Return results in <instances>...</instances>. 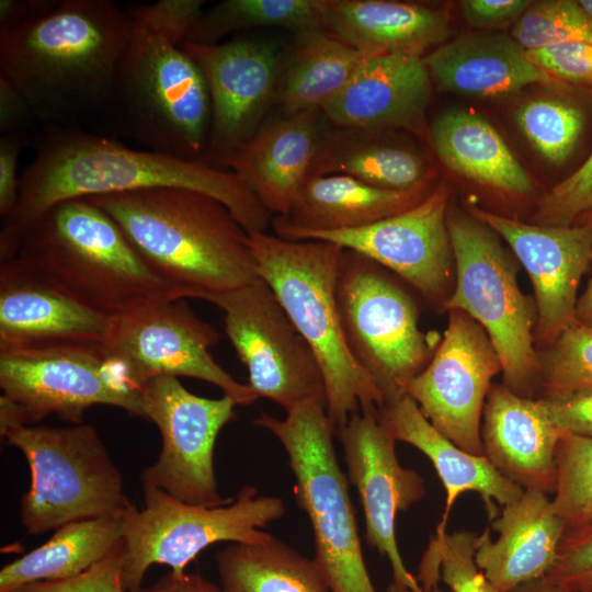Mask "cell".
I'll return each mask as SVG.
<instances>
[{"label":"cell","instance_id":"obj_1","mask_svg":"<svg viewBox=\"0 0 592 592\" xmlns=\"http://www.w3.org/2000/svg\"><path fill=\"white\" fill-rule=\"evenodd\" d=\"M151 187H183L210 195L248 232H264L270 225L272 214L231 170L61 128L44 138L20 178L16 206L2 221L0 259L14 258L25 229L59 202Z\"/></svg>","mask_w":592,"mask_h":592},{"label":"cell","instance_id":"obj_3","mask_svg":"<svg viewBox=\"0 0 592 592\" xmlns=\"http://www.w3.org/2000/svg\"><path fill=\"white\" fill-rule=\"evenodd\" d=\"M86 198L117 224L172 299H201L260 278L249 232L210 195L151 187Z\"/></svg>","mask_w":592,"mask_h":592},{"label":"cell","instance_id":"obj_18","mask_svg":"<svg viewBox=\"0 0 592 592\" xmlns=\"http://www.w3.org/2000/svg\"><path fill=\"white\" fill-rule=\"evenodd\" d=\"M448 190L439 184L415 206L366 227L304 234L356 251L406 282L433 309L453 292L454 255L447 228Z\"/></svg>","mask_w":592,"mask_h":592},{"label":"cell","instance_id":"obj_15","mask_svg":"<svg viewBox=\"0 0 592 592\" xmlns=\"http://www.w3.org/2000/svg\"><path fill=\"white\" fill-rule=\"evenodd\" d=\"M219 339V332L183 299L160 295L115 317L104 346L141 388L160 376L192 377L217 386L237 406L253 403L258 395L209 352Z\"/></svg>","mask_w":592,"mask_h":592},{"label":"cell","instance_id":"obj_27","mask_svg":"<svg viewBox=\"0 0 592 592\" xmlns=\"http://www.w3.org/2000/svg\"><path fill=\"white\" fill-rule=\"evenodd\" d=\"M431 178L409 190L377 187L348 175L307 179L287 215L273 220L274 235L296 240L304 234L366 227L407 210L433 189Z\"/></svg>","mask_w":592,"mask_h":592},{"label":"cell","instance_id":"obj_38","mask_svg":"<svg viewBox=\"0 0 592 592\" xmlns=\"http://www.w3.org/2000/svg\"><path fill=\"white\" fill-rule=\"evenodd\" d=\"M555 512L567 527L592 517V439L561 433L556 446Z\"/></svg>","mask_w":592,"mask_h":592},{"label":"cell","instance_id":"obj_24","mask_svg":"<svg viewBox=\"0 0 592 592\" xmlns=\"http://www.w3.org/2000/svg\"><path fill=\"white\" fill-rule=\"evenodd\" d=\"M560 435L540 398L491 385L482 413V455L505 478L523 490L554 492Z\"/></svg>","mask_w":592,"mask_h":592},{"label":"cell","instance_id":"obj_41","mask_svg":"<svg viewBox=\"0 0 592 592\" xmlns=\"http://www.w3.org/2000/svg\"><path fill=\"white\" fill-rule=\"evenodd\" d=\"M592 216V151L539 201L535 224L571 226Z\"/></svg>","mask_w":592,"mask_h":592},{"label":"cell","instance_id":"obj_33","mask_svg":"<svg viewBox=\"0 0 592 592\" xmlns=\"http://www.w3.org/2000/svg\"><path fill=\"white\" fill-rule=\"evenodd\" d=\"M123 543L122 517L67 523L42 546L3 566L0 592L26 584L75 578L107 557Z\"/></svg>","mask_w":592,"mask_h":592},{"label":"cell","instance_id":"obj_10","mask_svg":"<svg viewBox=\"0 0 592 592\" xmlns=\"http://www.w3.org/2000/svg\"><path fill=\"white\" fill-rule=\"evenodd\" d=\"M133 24L114 103L125 130L147 150L205 162L212 105L200 68L182 45Z\"/></svg>","mask_w":592,"mask_h":592},{"label":"cell","instance_id":"obj_54","mask_svg":"<svg viewBox=\"0 0 592 592\" xmlns=\"http://www.w3.org/2000/svg\"><path fill=\"white\" fill-rule=\"evenodd\" d=\"M385 592H415V591L391 581ZM422 592H444V590H442L439 585H436L431 590H423Z\"/></svg>","mask_w":592,"mask_h":592},{"label":"cell","instance_id":"obj_35","mask_svg":"<svg viewBox=\"0 0 592 592\" xmlns=\"http://www.w3.org/2000/svg\"><path fill=\"white\" fill-rule=\"evenodd\" d=\"M325 0H224L204 10L184 42L213 45L238 31L284 27L295 33L323 29Z\"/></svg>","mask_w":592,"mask_h":592},{"label":"cell","instance_id":"obj_53","mask_svg":"<svg viewBox=\"0 0 592 592\" xmlns=\"http://www.w3.org/2000/svg\"><path fill=\"white\" fill-rule=\"evenodd\" d=\"M508 592H570L549 580L547 577L537 578L516 585Z\"/></svg>","mask_w":592,"mask_h":592},{"label":"cell","instance_id":"obj_7","mask_svg":"<svg viewBox=\"0 0 592 592\" xmlns=\"http://www.w3.org/2000/svg\"><path fill=\"white\" fill-rule=\"evenodd\" d=\"M254 424L270 431L289 458L294 494L307 513L315 561L331 592H376L362 554L348 480L333 447L327 403L308 400L284 419L262 413Z\"/></svg>","mask_w":592,"mask_h":592},{"label":"cell","instance_id":"obj_49","mask_svg":"<svg viewBox=\"0 0 592 592\" xmlns=\"http://www.w3.org/2000/svg\"><path fill=\"white\" fill-rule=\"evenodd\" d=\"M32 116V107L21 91L5 76L0 75L1 135L22 134Z\"/></svg>","mask_w":592,"mask_h":592},{"label":"cell","instance_id":"obj_4","mask_svg":"<svg viewBox=\"0 0 592 592\" xmlns=\"http://www.w3.org/2000/svg\"><path fill=\"white\" fill-rule=\"evenodd\" d=\"M259 276L275 293L315 353L323 374L327 415L333 435L361 410L380 408L384 398L352 356L341 328L335 284L343 248L326 240H291L249 232Z\"/></svg>","mask_w":592,"mask_h":592},{"label":"cell","instance_id":"obj_23","mask_svg":"<svg viewBox=\"0 0 592 592\" xmlns=\"http://www.w3.org/2000/svg\"><path fill=\"white\" fill-rule=\"evenodd\" d=\"M329 126L321 110L282 114L265 121L221 169L237 173L272 215H287Z\"/></svg>","mask_w":592,"mask_h":592},{"label":"cell","instance_id":"obj_26","mask_svg":"<svg viewBox=\"0 0 592 592\" xmlns=\"http://www.w3.org/2000/svg\"><path fill=\"white\" fill-rule=\"evenodd\" d=\"M377 415L396 441L418 448L435 468L446 493L436 530L446 531L449 512L462 493L476 492L491 520L499 515L500 508L523 494L524 490L500 474L485 455L470 454L439 432L410 396L382 406Z\"/></svg>","mask_w":592,"mask_h":592},{"label":"cell","instance_id":"obj_6","mask_svg":"<svg viewBox=\"0 0 592 592\" xmlns=\"http://www.w3.org/2000/svg\"><path fill=\"white\" fill-rule=\"evenodd\" d=\"M0 434L27 460L31 485L20 501L30 535L80 520L122 517L132 504L123 478L91 424H0Z\"/></svg>","mask_w":592,"mask_h":592},{"label":"cell","instance_id":"obj_50","mask_svg":"<svg viewBox=\"0 0 592 592\" xmlns=\"http://www.w3.org/2000/svg\"><path fill=\"white\" fill-rule=\"evenodd\" d=\"M136 592H224L200 573L170 571L149 587H141Z\"/></svg>","mask_w":592,"mask_h":592},{"label":"cell","instance_id":"obj_44","mask_svg":"<svg viewBox=\"0 0 592 592\" xmlns=\"http://www.w3.org/2000/svg\"><path fill=\"white\" fill-rule=\"evenodd\" d=\"M204 5L203 0H160L134 5L128 14L137 25L182 45Z\"/></svg>","mask_w":592,"mask_h":592},{"label":"cell","instance_id":"obj_16","mask_svg":"<svg viewBox=\"0 0 592 592\" xmlns=\"http://www.w3.org/2000/svg\"><path fill=\"white\" fill-rule=\"evenodd\" d=\"M499 373L501 362L486 331L466 312L449 310L443 338L407 395L444 436L482 455V413Z\"/></svg>","mask_w":592,"mask_h":592},{"label":"cell","instance_id":"obj_32","mask_svg":"<svg viewBox=\"0 0 592 592\" xmlns=\"http://www.w3.org/2000/svg\"><path fill=\"white\" fill-rule=\"evenodd\" d=\"M365 56L323 29L295 33L284 48L274 106L282 114L322 110Z\"/></svg>","mask_w":592,"mask_h":592},{"label":"cell","instance_id":"obj_45","mask_svg":"<svg viewBox=\"0 0 592 592\" xmlns=\"http://www.w3.org/2000/svg\"><path fill=\"white\" fill-rule=\"evenodd\" d=\"M123 543L86 572L67 580L26 584L13 592H126L122 582Z\"/></svg>","mask_w":592,"mask_h":592},{"label":"cell","instance_id":"obj_20","mask_svg":"<svg viewBox=\"0 0 592 592\" xmlns=\"http://www.w3.org/2000/svg\"><path fill=\"white\" fill-rule=\"evenodd\" d=\"M468 209L509 244L527 272L536 303L535 346L545 349L576 321L578 287L591 263L592 223L544 226L475 205Z\"/></svg>","mask_w":592,"mask_h":592},{"label":"cell","instance_id":"obj_17","mask_svg":"<svg viewBox=\"0 0 592 592\" xmlns=\"http://www.w3.org/2000/svg\"><path fill=\"white\" fill-rule=\"evenodd\" d=\"M200 68L210 98L205 163L224 161L263 125L272 106L284 48L276 42L238 37L213 45L183 42Z\"/></svg>","mask_w":592,"mask_h":592},{"label":"cell","instance_id":"obj_14","mask_svg":"<svg viewBox=\"0 0 592 592\" xmlns=\"http://www.w3.org/2000/svg\"><path fill=\"white\" fill-rule=\"evenodd\" d=\"M143 419L161 435L157 460L145 470L143 485L163 490L189 504L216 508L230 503L217 487L214 447L220 430L237 419L228 396L212 399L189 391L177 377L148 380L140 392Z\"/></svg>","mask_w":592,"mask_h":592},{"label":"cell","instance_id":"obj_39","mask_svg":"<svg viewBox=\"0 0 592 592\" xmlns=\"http://www.w3.org/2000/svg\"><path fill=\"white\" fill-rule=\"evenodd\" d=\"M511 36L526 50L565 43H592V19L576 0L532 1Z\"/></svg>","mask_w":592,"mask_h":592},{"label":"cell","instance_id":"obj_30","mask_svg":"<svg viewBox=\"0 0 592 592\" xmlns=\"http://www.w3.org/2000/svg\"><path fill=\"white\" fill-rule=\"evenodd\" d=\"M431 141L445 167L479 185L524 196L533 185L501 135L482 116L454 109L432 123Z\"/></svg>","mask_w":592,"mask_h":592},{"label":"cell","instance_id":"obj_55","mask_svg":"<svg viewBox=\"0 0 592 592\" xmlns=\"http://www.w3.org/2000/svg\"><path fill=\"white\" fill-rule=\"evenodd\" d=\"M579 3L588 13V15L592 19V0H579Z\"/></svg>","mask_w":592,"mask_h":592},{"label":"cell","instance_id":"obj_8","mask_svg":"<svg viewBox=\"0 0 592 592\" xmlns=\"http://www.w3.org/2000/svg\"><path fill=\"white\" fill-rule=\"evenodd\" d=\"M335 299L345 343L374 379L384 405L406 396L440 342L420 329L410 286L372 259L343 249Z\"/></svg>","mask_w":592,"mask_h":592},{"label":"cell","instance_id":"obj_25","mask_svg":"<svg viewBox=\"0 0 592 592\" xmlns=\"http://www.w3.org/2000/svg\"><path fill=\"white\" fill-rule=\"evenodd\" d=\"M491 528L478 534L475 559L498 592L545 577L554 565L567 528L547 493L524 490L516 501L501 508Z\"/></svg>","mask_w":592,"mask_h":592},{"label":"cell","instance_id":"obj_43","mask_svg":"<svg viewBox=\"0 0 592 592\" xmlns=\"http://www.w3.org/2000/svg\"><path fill=\"white\" fill-rule=\"evenodd\" d=\"M527 54L533 64L558 82L592 94V43H565Z\"/></svg>","mask_w":592,"mask_h":592},{"label":"cell","instance_id":"obj_51","mask_svg":"<svg viewBox=\"0 0 592 592\" xmlns=\"http://www.w3.org/2000/svg\"><path fill=\"white\" fill-rule=\"evenodd\" d=\"M48 0H1L0 29L12 26L41 10Z\"/></svg>","mask_w":592,"mask_h":592},{"label":"cell","instance_id":"obj_42","mask_svg":"<svg viewBox=\"0 0 592 592\" xmlns=\"http://www.w3.org/2000/svg\"><path fill=\"white\" fill-rule=\"evenodd\" d=\"M545 577L570 592H592V517L566 528Z\"/></svg>","mask_w":592,"mask_h":592},{"label":"cell","instance_id":"obj_46","mask_svg":"<svg viewBox=\"0 0 592 592\" xmlns=\"http://www.w3.org/2000/svg\"><path fill=\"white\" fill-rule=\"evenodd\" d=\"M539 398L561 433L592 439V388Z\"/></svg>","mask_w":592,"mask_h":592},{"label":"cell","instance_id":"obj_48","mask_svg":"<svg viewBox=\"0 0 592 592\" xmlns=\"http://www.w3.org/2000/svg\"><path fill=\"white\" fill-rule=\"evenodd\" d=\"M532 1L465 0L460 2L464 19L475 27H497L517 21Z\"/></svg>","mask_w":592,"mask_h":592},{"label":"cell","instance_id":"obj_34","mask_svg":"<svg viewBox=\"0 0 592 592\" xmlns=\"http://www.w3.org/2000/svg\"><path fill=\"white\" fill-rule=\"evenodd\" d=\"M224 592H328L315 559L271 537L257 544L231 543L216 555Z\"/></svg>","mask_w":592,"mask_h":592},{"label":"cell","instance_id":"obj_5","mask_svg":"<svg viewBox=\"0 0 592 592\" xmlns=\"http://www.w3.org/2000/svg\"><path fill=\"white\" fill-rule=\"evenodd\" d=\"M14 258L81 304L110 317L169 295L117 224L83 197L45 210L23 232Z\"/></svg>","mask_w":592,"mask_h":592},{"label":"cell","instance_id":"obj_9","mask_svg":"<svg viewBox=\"0 0 592 592\" xmlns=\"http://www.w3.org/2000/svg\"><path fill=\"white\" fill-rule=\"evenodd\" d=\"M455 285L445 311L462 310L486 331L501 362L503 385L534 398L539 388L536 312L521 292L516 266L499 236L469 214L449 210Z\"/></svg>","mask_w":592,"mask_h":592},{"label":"cell","instance_id":"obj_28","mask_svg":"<svg viewBox=\"0 0 592 592\" xmlns=\"http://www.w3.org/2000/svg\"><path fill=\"white\" fill-rule=\"evenodd\" d=\"M423 60L442 90L462 95L500 96L536 83L569 88L539 69L527 52L503 33L462 34L437 46Z\"/></svg>","mask_w":592,"mask_h":592},{"label":"cell","instance_id":"obj_40","mask_svg":"<svg viewBox=\"0 0 592 592\" xmlns=\"http://www.w3.org/2000/svg\"><path fill=\"white\" fill-rule=\"evenodd\" d=\"M538 358L542 396L592 388V327L574 321Z\"/></svg>","mask_w":592,"mask_h":592},{"label":"cell","instance_id":"obj_13","mask_svg":"<svg viewBox=\"0 0 592 592\" xmlns=\"http://www.w3.org/2000/svg\"><path fill=\"white\" fill-rule=\"evenodd\" d=\"M201 299L224 312L227 337L258 397L271 399L286 413L308 400L327 403L319 362L265 281L260 277Z\"/></svg>","mask_w":592,"mask_h":592},{"label":"cell","instance_id":"obj_29","mask_svg":"<svg viewBox=\"0 0 592 592\" xmlns=\"http://www.w3.org/2000/svg\"><path fill=\"white\" fill-rule=\"evenodd\" d=\"M323 30L364 56H421L446 42L445 12L424 4L389 0H325Z\"/></svg>","mask_w":592,"mask_h":592},{"label":"cell","instance_id":"obj_2","mask_svg":"<svg viewBox=\"0 0 592 592\" xmlns=\"http://www.w3.org/2000/svg\"><path fill=\"white\" fill-rule=\"evenodd\" d=\"M134 24L111 0H48L0 29V75L36 118L66 123L114 106Z\"/></svg>","mask_w":592,"mask_h":592},{"label":"cell","instance_id":"obj_31","mask_svg":"<svg viewBox=\"0 0 592 592\" xmlns=\"http://www.w3.org/2000/svg\"><path fill=\"white\" fill-rule=\"evenodd\" d=\"M386 132L330 125L320 140L308 179L340 174L398 191L430 179L423 157L408 145L386 140Z\"/></svg>","mask_w":592,"mask_h":592},{"label":"cell","instance_id":"obj_37","mask_svg":"<svg viewBox=\"0 0 592 592\" xmlns=\"http://www.w3.org/2000/svg\"><path fill=\"white\" fill-rule=\"evenodd\" d=\"M477 537L466 530H435L415 577L422 589L431 590L442 580L451 592H498L476 563Z\"/></svg>","mask_w":592,"mask_h":592},{"label":"cell","instance_id":"obj_12","mask_svg":"<svg viewBox=\"0 0 592 592\" xmlns=\"http://www.w3.org/2000/svg\"><path fill=\"white\" fill-rule=\"evenodd\" d=\"M0 424L34 425L48 415L82 423L96 405L143 419L141 387L104 344L0 350Z\"/></svg>","mask_w":592,"mask_h":592},{"label":"cell","instance_id":"obj_47","mask_svg":"<svg viewBox=\"0 0 592 592\" xmlns=\"http://www.w3.org/2000/svg\"><path fill=\"white\" fill-rule=\"evenodd\" d=\"M24 145L22 134L1 135L0 138V216L5 219L14 210L18 198L20 178H18V158Z\"/></svg>","mask_w":592,"mask_h":592},{"label":"cell","instance_id":"obj_19","mask_svg":"<svg viewBox=\"0 0 592 592\" xmlns=\"http://www.w3.org/2000/svg\"><path fill=\"white\" fill-rule=\"evenodd\" d=\"M350 481L356 487L365 516V539L389 560L392 581L422 592L400 555L395 531L398 512L425 496L424 479L400 465L396 440L379 421L377 408L361 410L338 431Z\"/></svg>","mask_w":592,"mask_h":592},{"label":"cell","instance_id":"obj_36","mask_svg":"<svg viewBox=\"0 0 592 592\" xmlns=\"http://www.w3.org/2000/svg\"><path fill=\"white\" fill-rule=\"evenodd\" d=\"M578 93L584 92L577 91L568 98L533 99L515 113V121L527 140L555 166L570 160L587 132L589 114L580 99L573 96Z\"/></svg>","mask_w":592,"mask_h":592},{"label":"cell","instance_id":"obj_22","mask_svg":"<svg viewBox=\"0 0 592 592\" xmlns=\"http://www.w3.org/2000/svg\"><path fill=\"white\" fill-rule=\"evenodd\" d=\"M431 96L423 57L365 56L343 90L321 111L331 126L422 133Z\"/></svg>","mask_w":592,"mask_h":592},{"label":"cell","instance_id":"obj_11","mask_svg":"<svg viewBox=\"0 0 592 592\" xmlns=\"http://www.w3.org/2000/svg\"><path fill=\"white\" fill-rule=\"evenodd\" d=\"M144 506H128L123 521L122 582L136 592L150 566L184 572L206 547L220 543L257 544L272 535L260 531L285 514L281 498L258 496L253 486L242 487L234 500L207 508L180 501L161 489L143 485Z\"/></svg>","mask_w":592,"mask_h":592},{"label":"cell","instance_id":"obj_21","mask_svg":"<svg viewBox=\"0 0 592 592\" xmlns=\"http://www.w3.org/2000/svg\"><path fill=\"white\" fill-rule=\"evenodd\" d=\"M114 318L81 304L18 258L0 263V350L104 344Z\"/></svg>","mask_w":592,"mask_h":592},{"label":"cell","instance_id":"obj_52","mask_svg":"<svg viewBox=\"0 0 592 592\" xmlns=\"http://www.w3.org/2000/svg\"><path fill=\"white\" fill-rule=\"evenodd\" d=\"M587 220H590L592 223V216H590ZM576 322L592 327V277L585 291L578 298L576 308Z\"/></svg>","mask_w":592,"mask_h":592}]
</instances>
